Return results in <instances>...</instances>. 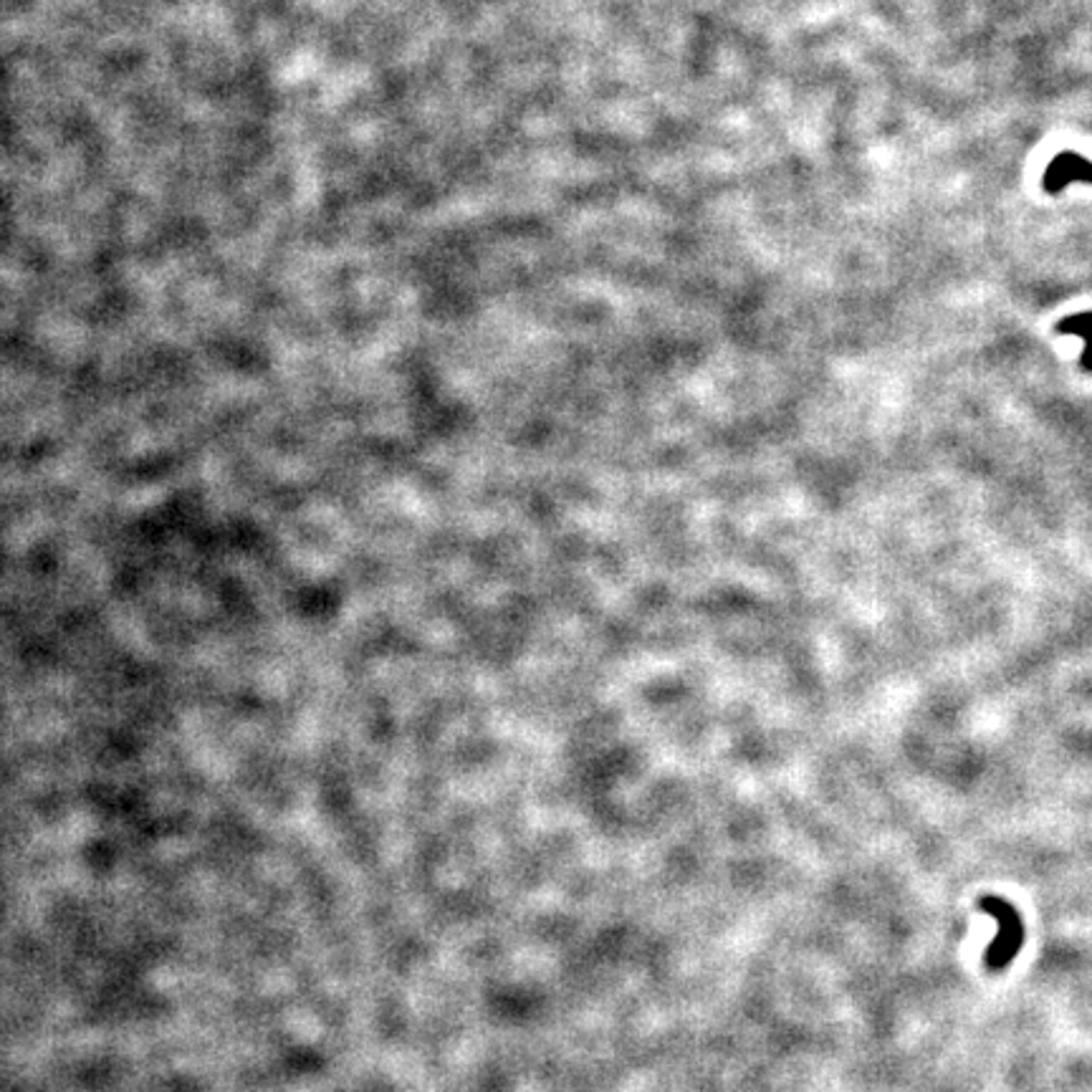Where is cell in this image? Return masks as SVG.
I'll return each mask as SVG.
<instances>
[{"instance_id":"1","label":"cell","mask_w":1092,"mask_h":1092,"mask_svg":"<svg viewBox=\"0 0 1092 1092\" xmlns=\"http://www.w3.org/2000/svg\"><path fill=\"white\" fill-rule=\"evenodd\" d=\"M979 908L999 921V936H996L994 944L986 948V966L992 971H1002L1004 966L1015 961L1021 948V941H1024V929H1021L1019 913L1002 898H981Z\"/></svg>"},{"instance_id":"2","label":"cell","mask_w":1092,"mask_h":1092,"mask_svg":"<svg viewBox=\"0 0 1092 1092\" xmlns=\"http://www.w3.org/2000/svg\"><path fill=\"white\" fill-rule=\"evenodd\" d=\"M1088 183L1092 185V160L1078 152H1059L1047 164L1042 175V187L1047 195H1059L1067 185Z\"/></svg>"},{"instance_id":"3","label":"cell","mask_w":1092,"mask_h":1092,"mask_svg":"<svg viewBox=\"0 0 1092 1092\" xmlns=\"http://www.w3.org/2000/svg\"><path fill=\"white\" fill-rule=\"evenodd\" d=\"M1057 334H1078L1085 340V355H1082V369L1092 372V314H1075L1057 324Z\"/></svg>"}]
</instances>
